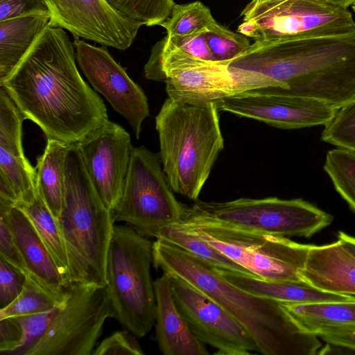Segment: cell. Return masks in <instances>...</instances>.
Here are the masks:
<instances>
[{
    "instance_id": "obj_1",
    "label": "cell",
    "mask_w": 355,
    "mask_h": 355,
    "mask_svg": "<svg viewBox=\"0 0 355 355\" xmlns=\"http://www.w3.org/2000/svg\"><path fill=\"white\" fill-rule=\"evenodd\" d=\"M73 43L47 26L1 83L26 119L47 139L78 144L108 119L102 98L80 76Z\"/></svg>"
},
{
    "instance_id": "obj_2",
    "label": "cell",
    "mask_w": 355,
    "mask_h": 355,
    "mask_svg": "<svg viewBox=\"0 0 355 355\" xmlns=\"http://www.w3.org/2000/svg\"><path fill=\"white\" fill-rule=\"evenodd\" d=\"M153 266L176 275L220 304L255 341L264 355H314L322 348L315 334L295 320L282 302L250 293L218 270L163 239L153 244Z\"/></svg>"
},
{
    "instance_id": "obj_3",
    "label": "cell",
    "mask_w": 355,
    "mask_h": 355,
    "mask_svg": "<svg viewBox=\"0 0 355 355\" xmlns=\"http://www.w3.org/2000/svg\"><path fill=\"white\" fill-rule=\"evenodd\" d=\"M234 68L260 73L287 92L338 110L355 100V31L348 34L251 44Z\"/></svg>"
},
{
    "instance_id": "obj_4",
    "label": "cell",
    "mask_w": 355,
    "mask_h": 355,
    "mask_svg": "<svg viewBox=\"0 0 355 355\" xmlns=\"http://www.w3.org/2000/svg\"><path fill=\"white\" fill-rule=\"evenodd\" d=\"M58 221L68 259L66 286L75 283L105 286L114 221L89 178L78 143L70 144L66 155Z\"/></svg>"
},
{
    "instance_id": "obj_5",
    "label": "cell",
    "mask_w": 355,
    "mask_h": 355,
    "mask_svg": "<svg viewBox=\"0 0 355 355\" xmlns=\"http://www.w3.org/2000/svg\"><path fill=\"white\" fill-rule=\"evenodd\" d=\"M219 108L168 97L155 117L163 170L173 191L192 200L198 196L224 148Z\"/></svg>"
},
{
    "instance_id": "obj_6",
    "label": "cell",
    "mask_w": 355,
    "mask_h": 355,
    "mask_svg": "<svg viewBox=\"0 0 355 355\" xmlns=\"http://www.w3.org/2000/svg\"><path fill=\"white\" fill-rule=\"evenodd\" d=\"M153 243L132 226L114 225L107 258V288L114 318L142 338L155 321L150 275Z\"/></svg>"
},
{
    "instance_id": "obj_7",
    "label": "cell",
    "mask_w": 355,
    "mask_h": 355,
    "mask_svg": "<svg viewBox=\"0 0 355 355\" xmlns=\"http://www.w3.org/2000/svg\"><path fill=\"white\" fill-rule=\"evenodd\" d=\"M179 223L260 279L304 281L301 272L311 245L184 214Z\"/></svg>"
},
{
    "instance_id": "obj_8",
    "label": "cell",
    "mask_w": 355,
    "mask_h": 355,
    "mask_svg": "<svg viewBox=\"0 0 355 355\" xmlns=\"http://www.w3.org/2000/svg\"><path fill=\"white\" fill-rule=\"evenodd\" d=\"M238 32L256 42L337 36L355 31L352 13L324 0H252Z\"/></svg>"
},
{
    "instance_id": "obj_9",
    "label": "cell",
    "mask_w": 355,
    "mask_h": 355,
    "mask_svg": "<svg viewBox=\"0 0 355 355\" xmlns=\"http://www.w3.org/2000/svg\"><path fill=\"white\" fill-rule=\"evenodd\" d=\"M184 214L239 228L282 236L311 237L328 227L333 216L300 198H239L225 202L196 200Z\"/></svg>"
},
{
    "instance_id": "obj_10",
    "label": "cell",
    "mask_w": 355,
    "mask_h": 355,
    "mask_svg": "<svg viewBox=\"0 0 355 355\" xmlns=\"http://www.w3.org/2000/svg\"><path fill=\"white\" fill-rule=\"evenodd\" d=\"M162 165L159 154L133 148L122 196L112 211L114 222L157 238L164 227L181 221L187 206L176 199Z\"/></svg>"
},
{
    "instance_id": "obj_11",
    "label": "cell",
    "mask_w": 355,
    "mask_h": 355,
    "mask_svg": "<svg viewBox=\"0 0 355 355\" xmlns=\"http://www.w3.org/2000/svg\"><path fill=\"white\" fill-rule=\"evenodd\" d=\"M41 340L28 355H91L103 324L114 313L107 286L75 283Z\"/></svg>"
},
{
    "instance_id": "obj_12",
    "label": "cell",
    "mask_w": 355,
    "mask_h": 355,
    "mask_svg": "<svg viewBox=\"0 0 355 355\" xmlns=\"http://www.w3.org/2000/svg\"><path fill=\"white\" fill-rule=\"evenodd\" d=\"M230 62L199 59L167 71L163 78L168 97L194 105L221 103L245 92L268 87L286 89L260 73L234 68Z\"/></svg>"
},
{
    "instance_id": "obj_13",
    "label": "cell",
    "mask_w": 355,
    "mask_h": 355,
    "mask_svg": "<svg viewBox=\"0 0 355 355\" xmlns=\"http://www.w3.org/2000/svg\"><path fill=\"white\" fill-rule=\"evenodd\" d=\"M174 301L194 336L220 355L259 352L247 331L220 304L180 277L168 274Z\"/></svg>"
},
{
    "instance_id": "obj_14",
    "label": "cell",
    "mask_w": 355,
    "mask_h": 355,
    "mask_svg": "<svg viewBox=\"0 0 355 355\" xmlns=\"http://www.w3.org/2000/svg\"><path fill=\"white\" fill-rule=\"evenodd\" d=\"M219 110L281 129L327 125L337 112L318 100L296 96L276 87L245 92L224 101Z\"/></svg>"
},
{
    "instance_id": "obj_15",
    "label": "cell",
    "mask_w": 355,
    "mask_h": 355,
    "mask_svg": "<svg viewBox=\"0 0 355 355\" xmlns=\"http://www.w3.org/2000/svg\"><path fill=\"white\" fill-rule=\"evenodd\" d=\"M76 60L93 88L123 116L139 139L149 105L143 89L113 58L106 46H96L73 37Z\"/></svg>"
},
{
    "instance_id": "obj_16",
    "label": "cell",
    "mask_w": 355,
    "mask_h": 355,
    "mask_svg": "<svg viewBox=\"0 0 355 355\" xmlns=\"http://www.w3.org/2000/svg\"><path fill=\"white\" fill-rule=\"evenodd\" d=\"M49 11V26L83 38L124 51L133 43L141 24L113 9L105 0H44Z\"/></svg>"
},
{
    "instance_id": "obj_17",
    "label": "cell",
    "mask_w": 355,
    "mask_h": 355,
    "mask_svg": "<svg viewBox=\"0 0 355 355\" xmlns=\"http://www.w3.org/2000/svg\"><path fill=\"white\" fill-rule=\"evenodd\" d=\"M78 145L95 189L112 211L122 196L133 150L130 134L107 119Z\"/></svg>"
},
{
    "instance_id": "obj_18",
    "label": "cell",
    "mask_w": 355,
    "mask_h": 355,
    "mask_svg": "<svg viewBox=\"0 0 355 355\" xmlns=\"http://www.w3.org/2000/svg\"><path fill=\"white\" fill-rule=\"evenodd\" d=\"M301 276L319 290L355 297V256L338 239L311 245Z\"/></svg>"
},
{
    "instance_id": "obj_19",
    "label": "cell",
    "mask_w": 355,
    "mask_h": 355,
    "mask_svg": "<svg viewBox=\"0 0 355 355\" xmlns=\"http://www.w3.org/2000/svg\"><path fill=\"white\" fill-rule=\"evenodd\" d=\"M155 333L164 355H207L209 352L192 333L174 301L170 275L163 272L154 282Z\"/></svg>"
},
{
    "instance_id": "obj_20",
    "label": "cell",
    "mask_w": 355,
    "mask_h": 355,
    "mask_svg": "<svg viewBox=\"0 0 355 355\" xmlns=\"http://www.w3.org/2000/svg\"><path fill=\"white\" fill-rule=\"evenodd\" d=\"M8 216L27 274L53 294L62 297L66 295L63 276L30 219L15 206L10 208Z\"/></svg>"
},
{
    "instance_id": "obj_21",
    "label": "cell",
    "mask_w": 355,
    "mask_h": 355,
    "mask_svg": "<svg viewBox=\"0 0 355 355\" xmlns=\"http://www.w3.org/2000/svg\"><path fill=\"white\" fill-rule=\"evenodd\" d=\"M218 271L227 281L238 287L250 293L282 303L355 301L354 296L324 292L305 281H269L243 274Z\"/></svg>"
},
{
    "instance_id": "obj_22",
    "label": "cell",
    "mask_w": 355,
    "mask_h": 355,
    "mask_svg": "<svg viewBox=\"0 0 355 355\" xmlns=\"http://www.w3.org/2000/svg\"><path fill=\"white\" fill-rule=\"evenodd\" d=\"M283 304L302 327L318 337L355 331V301Z\"/></svg>"
},
{
    "instance_id": "obj_23",
    "label": "cell",
    "mask_w": 355,
    "mask_h": 355,
    "mask_svg": "<svg viewBox=\"0 0 355 355\" xmlns=\"http://www.w3.org/2000/svg\"><path fill=\"white\" fill-rule=\"evenodd\" d=\"M49 19V15H31L0 21V83L19 64Z\"/></svg>"
},
{
    "instance_id": "obj_24",
    "label": "cell",
    "mask_w": 355,
    "mask_h": 355,
    "mask_svg": "<svg viewBox=\"0 0 355 355\" xmlns=\"http://www.w3.org/2000/svg\"><path fill=\"white\" fill-rule=\"evenodd\" d=\"M69 145L47 139L44 151L37 159L36 187L57 219L62 209L65 159Z\"/></svg>"
},
{
    "instance_id": "obj_25",
    "label": "cell",
    "mask_w": 355,
    "mask_h": 355,
    "mask_svg": "<svg viewBox=\"0 0 355 355\" xmlns=\"http://www.w3.org/2000/svg\"><path fill=\"white\" fill-rule=\"evenodd\" d=\"M15 207L22 210L30 219L53 257L65 282L68 259L64 239L58 219L52 214L37 187L19 200Z\"/></svg>"
},
{
    "instance_id": "obj_26",
    "label": "cell",
    "mask_w": 355,
    "mask_h": 355,
    "mask_svg": "<svg viewBox=\"0 0 355 355\" xmlns=\"http://www.w3.org/2000/svg\"><path fill=\"white\" fill-rule=\"evenodd\" d=\"M156 239H163L187 250L218 270L257 277L246 268L225 256L182 223L164 227Z\"/></svg>"
},
{
    "instance_id": "obj_27",
    "label": "cell",
    "mask_w": 355,
    "mask_h": 355,
    "mask_svg": "<svg viewBox=\"0 0 355 355\" xmlns=\"http://www.w3.org/2000/svg\"><path fill=\"white\" fill-rule=\"evenodd\" d=\"M67 294L62 297L56 295L26 274L21 293L12 303L0 310V318L31 315L61 306L66 301Z\"/></svg>"
},
{
    "instance_id": "obj_28",
    "label": "cell",
    "mask_w": 355,
    "mask_h": 355,
    "mask_svg": "<svg viewBox=\"0 0 355 355\" xmlns=\"http://www.w3.org/2000/svg\"><path fill=\"white\" fill-rule=\"evenodd\" d=\"M216 20L210 10L200 1L175 3L170 16L159 26L169 36H184L205 33Z\"/></svg>"
},
{
    "instance_id": "obj_29",
    "label": "cell",
    "mask_w": 355,
    "mask_h": 355,
    "mask_svg": "<svg viewBox=\"0 0 355 355\" xmlns=\"http://www.w3.org/2000/svg\"><path fill=\"white\" fill-rule=\"evenodd\" d=\"M323 168L337 192L355 211V151L339 147L328 151Z\"/></svg>"
},
{
    "instance_id": "obj_30",
    "label": "cell",
    "mask_w": 355,
    "mask_h": 355,
    "mask_svg": "<svg viewBox=\"0 0 355 355\" xmlns=\"http://www.w3.org/2000/svg\"><path fill=\"white\" fill-rule=\"evenodd\" d=\"M0 178L10 186L17 202L36 189V170L28 159L12 155L2 148H0Z\"/></svg>"
},
{
    "instance_id": "obj_31",
    "label": "cell",
    "mask_w": 355,
    "mask_h": 355,
    "mask_svg": "<svg viewBox=\"0 0 355 355\" xmlns=\"http://www.w3.org/2000/svg\"><path fill=\"white\" fill-rule=\"evenodd\" d=\"M25 119L6 90L0 87V148L19 157H25L22 145Z\"/></svg>"
},
{
    "instance_id": "obj_32",
    "label": "cell",
    "mask_w": 355,
    "mask_h": 355,
    "mask_svg": "<svg viewBox=\"0 0 355 355\" xmlns=\"http://www.w3.org/2000/svg\"><path fill=\"white\" fill-rule=\"evenodd\" d=\"M125 17L151 26L159 25L171 15L173 0H105Z\"/></svg>"
},
{
    "instance_id": "obj_33",
    "label": "cell",
    "mask_w": 355,
    "mask_h": 355,
    "mask_svg": "<svg viewBox=\"0 0 355 355\" xmlns=\"http://www.w3.org/2000/svg\"><path fill=\"white\" fill-rule=\"evenodd\" d=\"M214 61L231 62L251 46L246 36L234 33L215 21L205 32Z\"/></svg>"
},
{
    "instance_id": "obj_34",
    "label": "cell",
    "mask_w": 355,
    "mask_h": 355,
    "mask_svg": "<svg viewBox=\"0 0 355 355\" xmlns=\"http://www.w3.org/2000/svg\"><path fill=\"white\" fill-rule=\"evenodd\" d=\"M321 139L337 147L355 151V100L337 110L324 125Z\"/></svg>"
},
{
    "instance_id": "obj_35",
    "label": "cell",
    "mask_w": 355,
    "mask_h": 355,
    "mask_svg": "<svg viewBox=\"0 0 355 355\" xmlns=\"http://www.w3.org/2000/svg\"><path fill=\"white\" fill-rule=\"evenodd\" d=\"M61 307L62 306L42 313L16 317L22 328L23 337L19 344L7 355H28L47 332Z\"/></svg>"
},
{
    "instance_id": "obj_36",
    "label": "cell",
    "mask_w": 355,
    "mask_h": 355,
    "mask_svg": "<svg viewBox=\"0 0 355 355\" xmlns=\"http://www.w3.org/2000/svg\"><path fill=\"white\" fill-rule=\"evenodd\" d=\"M26 274L0 257V310L12 303L21 293Z\"/></svg>"
},
{
    "instance_id": "obj_37",
    "label": "cell",
    "mask_w": 355,
    "mask_h": 355,
    "mask_svg": "<svg viewBox=\"0 0 355 355\" xmlns=\"http://www.w3.org/2000/svg\"><path fill=\"white\" fill-rule=\"evenodd\" d=\"M132 333L118 331L105 338L93 351L92 355H144Z\"/></svg>"
},
{
    "instance_id": "obj_38",
    "label": "cell",
    "mask_w": 355,
    "mask_h": 355,
    "mask_svg": "<svg viewBox=\"0 0 355 355\" xmlns=\"http://www.w3.org/2000/svg\"><path fill=\"white\" fill-rule=\"evenodd\" d=\"M10 207L0 203V257L26 275L27 271L8 220V213Z\"/></svg>"
},
{
    "instance_id": "obj_39",
    "label": "cell",
    "mask_w": 355,
    "mask_h": 355,
    "mask_svg": "<svg viewBox=\"0 0 355 355\" xmlns=\"http://www.w3.org/2000/svg\"><path fill=\"white\" fill-rule=\"evenodd\" d=\"M165 42L191 57L207 62L214 59L207 44L205 33L184 36H169L164 38Z\"/></svg>"
},
{
    "instance_id": "obj_40",
    "label": "cell",
    "mask_w": 355,
    "mask_h": 355,
    "mask_svg": "<svg viewBox=\"0 0 355 355\" xmlns=\"http://www.w3.org/2000/svg\"><path fill=\"white\" fill-rule=\"evenodd\" d=\"M31 15H49L44 0H0V21Z\"/></svg>"
},
{
    "instance_id": "obj_41",
    "label": "cell",
    "mask_w": 355,
    "mask_h": 355,
    "mask_svg": "<svg viewBox=\"0 0 355 355\" xmlns=\"http://www.w3.org/2000/svg\"><path fill=\"white\" fill-rule=\"evenodd\" d=\"M23 337L22 328L14 317L0 318V353L7 354L15 349Z\"/></svg>"
},
{
    "instance_id": "obj_42",
    "label": "cell",
    "mask_w": 355,
    "mask_h": 355,
    "mask_svg": "<svg viewBox=\"0 0 355 355\" xmlns=\"http://www.w3.org/2000/svg\"><path fill=\"white\" fill-rule=\"evenodd\" d=\"M327 344L355 351V331L320 336Z\"/></svg>"
},
{
    "instance_id": "obj_43",
    "label": "cell",
    "mask_w": 355,
    "mask_h": 355,
    "mask_svg": "<svg viewBox=\"0 0 355 355\" xmlns=\"http://www.w3.org/2000/svg\"><path fill=\"white\" fill-rule=\"evenodd\" d=\"M338 239L355 256V237L340 231Z\"/></svg>"
},
{
    "instance_id": "obj_44",
    "label": "cell",
    "mask_w": 355,
    "mask_h": 355,
    "mask_svg": "<svg viewBox=\"0 0 355 355\" xmlns=\"http://www.w3.org/2000/svg\"><path fill=\"white\" fill-rule=\"evenodd\" d=\"M324 1L332 5L347 9L350 6L355 3V0H324Z\"/></svg>"
},
{
    "instance_id": "obj_45",
    "label": "cell",
    "mask_w": 355,
    "mask_h": 355,
    "mask_svg": "<svg viewBox=\"0 0 355 355\" xmlns=\"http://www.w3.org/2000/svg\"><path fill=\"white\" fill-rule=\"evenodd\" d=\"M352 10L355 12V3L352 6Z\"/></svg>"
}]
</instances>
